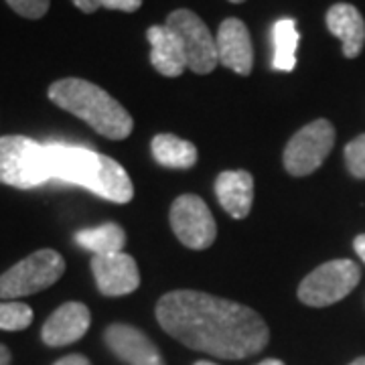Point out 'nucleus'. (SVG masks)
<instances>
[{"label":"nucleus","mask_w":365,"mask_h":365,"mask_svg":"<svg viewBox=\"0 0 365 365\" xmlns=\"http://www.w3.org/2000/svg\"><path fill=\"white\" fill-rule=\"evenodd\" d=\"M157 321L189 349L220 359H246L260 353L270 331L254 309L199 290H173L158 300Z\"/></svg>","instance_id":"nucleus-1"},{"label":"nucleus","mask_w":365,"mask_h":365,"mask_svg":"<svg viewBox=\"0 0 365 365\" xmlns=\"http://www.w3.org/2000/svg\"><path fill=\"white\" fill-rule=\"evenodd\" d=\"M53 179L76 182L114 203H128L134 197L128 173L114 158L86 146L66 143L45 144Z\"/></svg>","instance_id":"nucleus-2"},{"label":"nucleus","mask_w":365,"mask_h":365,"mask_svg":"<svg viewBox=\"0 0 365 365\" xmlns=\"http://www.w3.org/2000/svg\"><path fill=\"white\" fill-rule=\"evenodd\" d=\"M47 96L53 104L81 118L98 134L110 140H124L134 128V120L128 110L108 91L88 79H57L49 86Z\"/></svg>","instance_id":"nucleus-3"},{"label":"nucleus","mask_w":365,"mask_h":365,"mask_svg":"<svg viewBox=\"0 0 365 365\" xmlns=\"http://www.w3.org/2000/svg\"><path fill=\"white\" fill-rule=\"evenodd\" d=\"M53 179L45 144L29 136H0V182L33 189Z\"/></svg>","instance_id":"nucleus-4"},{"label":"nucleus","mask_w":365,"mask_h":365,"mask_svg":"<svg viewBox=\"0 0 365 365\" xmlns=\"http://www.w3.org/2000/svg\"><path fill=\"white\" fill-rule=\"evenodd\" d=\"M66 272V262L55 250H39L0 276V299L16 300L53 287Z\"/></svg>","instance_id":"nucleus-5"},{"label":"nucleus","mask_w":365,"mask_h":365,"mask_svg":"<svg viewBox=\"0 0 365 365\" xmlns=\"http://www.w3.org/2000/svg\"><path fill=\"white\" fill-rule=\"evenodd\" d=\"M359 266L351 260H331L321 264L299 287L300 302L309 307H329L343 300L359 284Z\"/></svg>","instance_id":"nucleus-6"},{"label":"nucleus","mask_w":365,"mask_h":365,"mask_svg":"<svg viewBox=\"0 0 365 365\" xmlns=\"http://www.w3.org/2000/svg\"><path fill=\"white\" fill-rule=\"evenodd\" d=\"M170 31L181 41L187 67L199 76L211 73L220 63L217 57V41L213 39L207 25L193 11L179 9L169 14L167 23Z\"/></svg>","instance_id":"nucleus-7"},{"label":"nucleus","mask_w":365,"mask_h":365,"mask_svg":"<svg viewBox=\"0 0 365 365\" xmlns=\"http://www.w3.org/2000/svg\"><path fill=\"white\" fill-rule=\"evenodd\" d=\"M335 144L333 124L319 118L300 128L284 148V167L294 177H307L319 169Z\"/></svg>","instance_id":"nucleus-8"},{"label":"nucleus","mask_w":365,"mask_h":365,"mask_svg":"<svg viewBox=\"0 0 365 365\" xmlns=\"http://www.w3.org/2000/svg\"><path fill=\"white\" fill-rule=\"evenodd\" d=\"M170 227L182 246L191 250L209 248L217 237V225L207 203L197 195H181L170 207Z\"/></svg>","instance_id":"nucleus-9"},{"label":"nucleus","mask_w":365,"mask_h":365,"mask_svg":"<svg viewBox=\"0 0 365 365\" xmlns=\"http://www.w3.org/2000/svg\"><path fill=\"white\" fill-rule=\"evenodd\" d=\"M91 272L96 284L106 297H124L134 292L140 284V272L136 260L124 254H108V256H93Z\"/></svg>","instance_id":"nucleus-10"},{"label":"nucleus","mask_w":365,"mask_h":365,"mask_svg":"<svg viewBox=\"0 0 365 365\" xmlns=\"http://www.w3.org/2000/svg\"><path fill=\"white\" fill-rule=\"evenodd\" d=\"M106 345L116 357L128 365H165L157 345L130 325H110L104 333Z\"/></svg>","instance_id":"nucleus-11"},{"label":"nucleus","mask_w":365,"mask_h":365,"mask_svg":"<svg viewBox=\"0 0 365 365\" xmlns=\"http://www.w3.org/2000/svg\"><path fill=\"white\" fill-rule=\"evenodd\" d=\"M90 309L81 302H66L45 321L41 339L49 347H66L79 341L90 329Z\"/></svg>","instance_id":"nucleus-12"},{"label":"nucleus","mask_w":365,"mask_h":365,"mask_svg":"<svg viewBox=\"0 0 365 365\" xmlns=\"http://www.w3.org/2000/svg\"><path fill=\"white\" fill-rule=\"evenodd\" d=\"M217 57L220 63L240 76H250L254 67V49L248 26L240 19H225L217 31Z\"/></svg>","instance_id":"nucleus-13"},{"label":"nucleus","mask_w":365,"mask_h":365,"mask_svg":"<svg viewBox=\"0 0 365 365\" xmlns=\"http://www.w3.org/2000/svg\"><path fill=\"white\" fill-rule=\"evenodd\" d=\"M327 26L341 41L343 55L347 59H355L364 51L365 21L353 4H347V2L333 4L327 13Z\"/></svg>","instance_id":"nucleus-14"},{"label":"nucleus","mask_w":365,"mask_h":365,"mask_svg":"<svg viewBox=\"0 0 365 365\" xmlns=\"http://www.w3.org/2000/svg\"><path fill=\"white\" fill-rule=\"evenodd\" d=\"M217 201L232 217H248L254 203V179L248 170H223L215 179Z\"/></svg>","instance_id":"nucleus-15"},{"label":"nucleus","mask_w":365,"mask_h":365,"mask_svg":"<svg viewBox=\"0 0 365 365\" xmlns=\"http://www.w3.org/2000/svg\"><path fill=\"white\" fill-rule=\"evenodd\" d=\"M146 37L153 47L150 51L153 67L165 78H179L187 69V59L177 35L167 25H155L146 31Z\"/></svg>","instance_id":"nucleus-16"},{"label":"nucleus","mask_w":365,"mask_h":365,"mask_svg":"<svg viewBox=\"0 0 365 365\" xmlns=\"http://www.w3.org/2000/svg\"><path fill=\"white\" fill-rule=\"evenodd\" d=\"M150 148L158 165L169 169H189L197 163L195 144L175 134H158L153 138Z\"/></svg>","instance_id":"nucleus-17"},{"label":"nucleus","mask_w":365,"mask_h":365,"mask_svg":"<svg viewBox=\"0 0 365 365\" xmlns=\"http://www.w3.org/2000/svg\"><path fill=\"white\" fill-rule=\"evenodd\" d=\"M76 242L81 248L93 252V256H108L122 252L126 246V234L118 223H102L98 227L78 232Z\"/></svg>","instance_id":"nucleus-18"},{"label":"nucleus","mask_w":365,"mask_h":365,"mask_svg":"<svg viewBox=\"0 0 365 365\" xmlns=\"http://www.w3.org/2000/svg\"><path fill=\"white\" fill-rule=\"evenodd\" d=\"M274 43V69L292 71L297 67V47H299V31L294 19H280L272 26Z\"/></svg>","instance_id":"nucleus-19"},{"label":"nucleus","mask_w":365,"mask_h":365,"mask_svg":"<svg viewBox=\"0 0 365 365\" xmlns=\"http://www.w3.org/2000/svg\"><path fill=\"white\" fill-rule=\"evenodd\" d=\"M33 323V311L25 302L11 300L0 302V329L2 331H23Z\"/></svg>","instance_id":"nucleus-20"},{"label":"nucleus","mask_w":365,"mask_h":365,"mask_svg":"<svg viewBox=\"0 0 365 365\" xmlns=\"http://www.w3.org/2000/svg\"><path fill=\"white\" fill-rule=\"evenodd\" d=\"M345 163L355 179H365V134L345 146Z\"/></svg>","instance_id":"nucleus-21"},{"label":"nucleus","mask_w":365,"mask_h":365,"mask_svg":"<svg viewBox=\"0 0 365 365\" xmlns=\"http://www.w3.org/2000/svg\"><path fill=\"white\" fill-rule=\"evenodd\" d=\"M6 2L14 13L25 16V19H33V21L45 16L49 11V4H51V0H6Z\"/></svg>","instance_id":"nucleus-22"},{"label":"nucleus","mask_w":365,"mask_h":365,"mask_svg":"<svg viewBox=\"0 0 365 365\" xmlns=\"http://www.w3.org/2000/svg\"><path fill=\"white\" fill-rule=\"evenodd\" d=\"M98 2L108 11H122V13H134L143 6V0H98Z\"/></svg>","instance_id":"nucleus-23"},{"label":"nucleus","mask_w":365,"mask_h":365,"mask_svg":"<svg viewBox=\"0 0 365 365\" xmlns=\"http://www.w3.org/2000/svg\"><path fill=\"white\" fill-rule=\"evenodd\" d=\"M53 365H91V364H90V359H88V357H83V355H78V353H73V355L61 357L59 361H55Z\"/></svg>","instance_id":"nucleus-24"},{"label":"nucleus","mask_w":365,"mask_h":365,"mask_svg":"<svg viewBox=\"0 0 365 365\" xmlns=\"http://www.w3.org/2000/svg\"><path fill=\"white\" fill-rule=\"evenodd\" d=\"M76 6H78L81 13H96L100 9V2L98 0H71Z\"/></svg>","instance_id":"nucleus-25"},{"label":"nucleus","mask_w":365,"mask_h":365,"mask_svg":"<svg viewBox=\"0 0 365 365\" xmlns=\"http://www.w3.org/2000/svg\"><path fill=\"white\" fill-rule=\"evenodd\" d=\"M353 248H355V252H357V256H359V258L365 262V234L357 235V237H355V242H353Z\"/></svg>","instance_id":"nucleus-26"},{"label":"nucleus","mask_w":365,"mask_h":365,"mask_svg":"<svg viewBox=\"0 0 365 365\" xmlns=\"http://www.w3.org/2000/svg\"><path fill=\"white\" fill-rule=\"evenodd\" d=\"M0 365H11V351L4 345H0Z\"/></svg>","instance_id":"nucleus-27"},{"label":"nucleus","mask_w":365,"mask_h":365,"mask_svg":"<svg viewBox=\"0 0 365 365\" xmlns=\"http://www.w3.org/2000/svg\"><path fill=\"white\" fill-rule=\"evenodd\" d=\"M258 365H284L280 359H264V361H260Z\"/></svg>","instance_id":"nucleus-28"},{"label":"nucleus","mask_w":365,"mask_h":365,"mask_svg":"<svg viewBox=\"0 0 365 365\" xmlns=\"http://www.w3.org/2000/svg\"><path fill=\"white\" fill-rule=\"evenodd\" d=\"M349 365H365V357H359V359H355V361H351Z\"/></svg>","instance_id":"nucleus-29"},{"label":"nucleus","mask_w":365,"mask_h":365,"mask_svg":"<svg viewBox=\"0 0 365 365\" xmlns=\"http://www.w3.org/2000/svg\"><path fill=\"white\" fill-rule=\"evenodd\" d=\"M195 365H215V364H211V361H197Z\"/></svg>","instance_id":"nucleus-30"},{"label":"nucleus","mask_w":365,"mask_h":365,"mask_svg":"<svg viewBox=\"0 0 365 365\" xmlns=\"http://www.w3.org/2000/svg\"><path fill=\"white\" fill-rule=\"evenodd\" d=\"M230 2H234V4H240V2H244V0H230Z\"/></svg>","instance_id":"nucleus-31"}]
</instances>
